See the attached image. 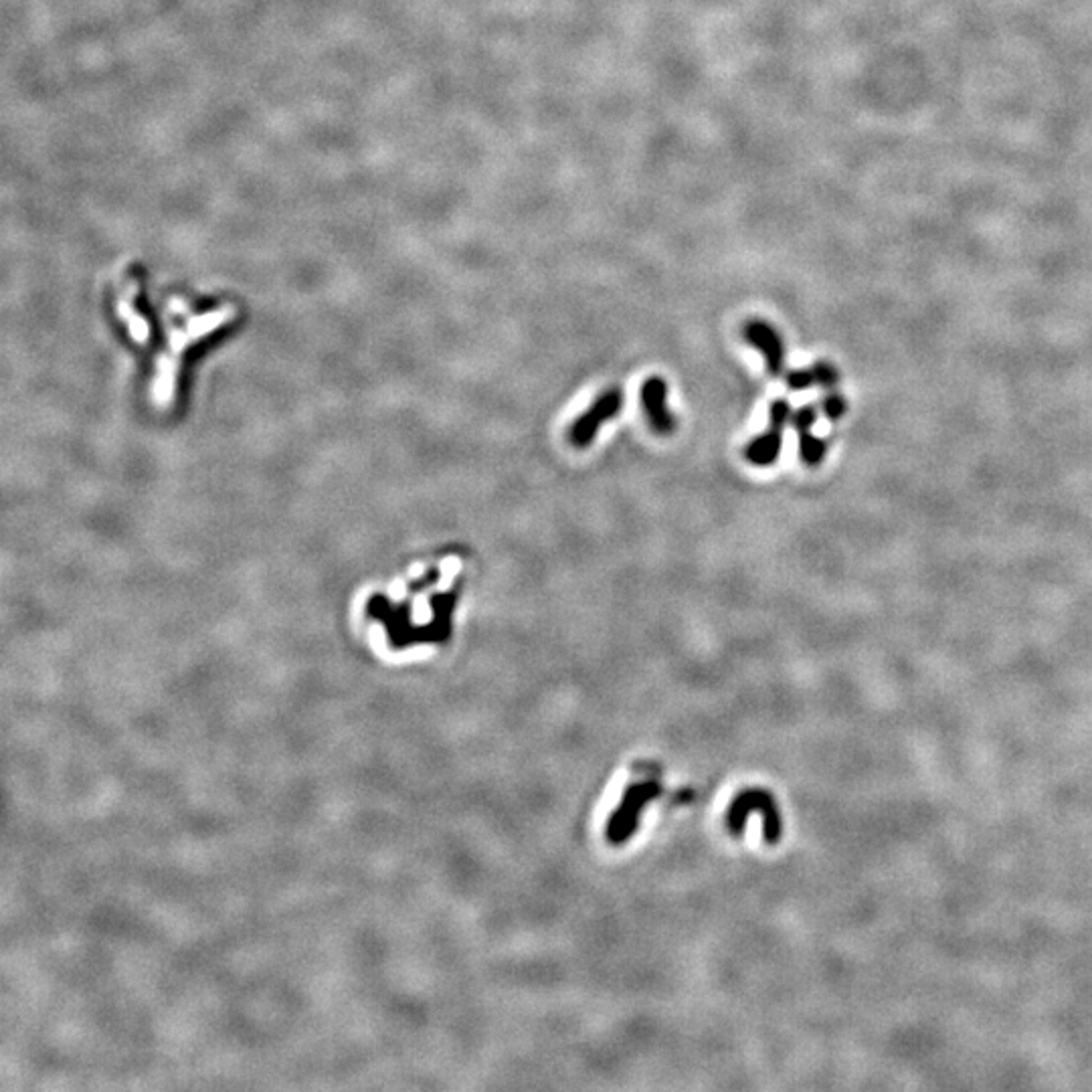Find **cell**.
Instances as JSON below:
<instances>
[{
	"instance_id": "obj_1",
	"label": "cell",
	"mask_w": 1092,
	"mask_h": 1092,
	"mask_svg": "<svg viewBox=\"0 0 1092 1092\" xmlns=\"http://www.w3.org/2000/svg\"><path fill=\"white\" fill-rule=\"evenodd\" d=\"M624 409V393L622 389H609L603 395L597 397V401L571 426L569 439L575 447L583 449L589 447L591 441L599 434V430L616 420Z\"/></svg>"
},
{
	"instance_id": "obj_2",
	"label": "cell",
	"mask_w": 1092,
	"mask_h": 1092,
	"mask_svg": "<svg viewBox=\"0 0 1092 1092\" xmlns=\"http://www.w3.org/2000/svg\"><path fill=\"white\" fill-rule=\"evenodd\" d=\"M789 420H791L789 403L785 399L775 401L769 411V432L755 437L745 447V457L749 459V463L765 467V465H773L779 459L781 447H783V432Z\"/></svg>"
},
{
	"instance_id": "obj_3",
	"label": "cell",
	"mask_w": 1092,
	"mask_h": 1092,
	"mask_svg": "<svg viewBox=\"0 0 1092 1092\" xmlns=\"http://www.w3.org/2000/svg\"><path fill=\"white\" fill-rule=\"evenodd\" d=\"M743 336L765 357L767 371L779 377L785 369V344L779 332L765 320H751L745 324Z\"/></svg>"
},
{
	"instance_id": "obj_4",
	"label": "cell",
	"mask_w": 1092,
	"mask_h": 1092,
	"mask_svg": "<svg viewBox=\"0 0 1092 1092\" xmlns=\"http://www.w3.org/2000/svg\"><path fill=\"white\" fill-rule=\"evenodd\" d=\"M642 407L657 436H671L676 420L667 407V383L661 377H650L642 385Z\"/></svg>"
},
{
	"instance_id": "obj_5",
	"label": "cell",
	"mask_w": 1092,
	"mask_h": 1092,
	"mask_svg": "<svg viewBox=\"0 0 1092 1092\" xmlns=\"http://www.w3.org/2000/svg\"><path fill=\"white\" fill-rule=\"evenodd\" d=\"M791 422H793V428L797 430L799 434V455H801V461L808 465V467H818L826 453H828V443L820 437L812 434V428L816 426L818 422V411L816 407H801L797 409L793 415H791Z\"/></svg>"
},
{
	"instance_id": "obj_6",
	"label": "cell",
	"mask_w": 1092,
	"mask_h": 1092,
	"mask_svg": "<svg viewBox=\"0 0 1092 1092\" xmlns=\"http://www.w3.org/2000/svg\"><path fill=\"white\" fill-rule=\"evenodd\" d=\"M814 377H816V385H820L822 389H834L838 385V371L834 369L832 363H826V361H818L812 369Z\"/></svg>"
},
{
	"instance_id": "obj_7",
	"label": "cell",
	"mask_w": 1092,
	"mask_h": 1092,
	"mask_svg": "<svg viewBox=\"0 0 1092 1092\" xmlns=\"http://www.w3.org/2000/svg\"><path fill=\"white\" fill-rule=\"evenodd\" d=\"M822 409H824V413H826V417H828L830 422H840V420L846 415L848 405H846V399H844L842 395L830 393V395L824 399Z\"/></svg>"
},
{
	"instance_id": "obj_8",
	"label": "cell",
	"mask_w": 1092,
	"mask_h": 1092,
	"mask_svg": "<svg viewBox=\"0 0 1092 1092\" xmlns=\"http://www.w3.org/2000/svg\"><path fill=\"white\" fill-rule=\"evenodd\" d=\"M816 385V377L812 371H793L787 375V387L793 391H804Z\"/></svg>"
}]
</instances>
